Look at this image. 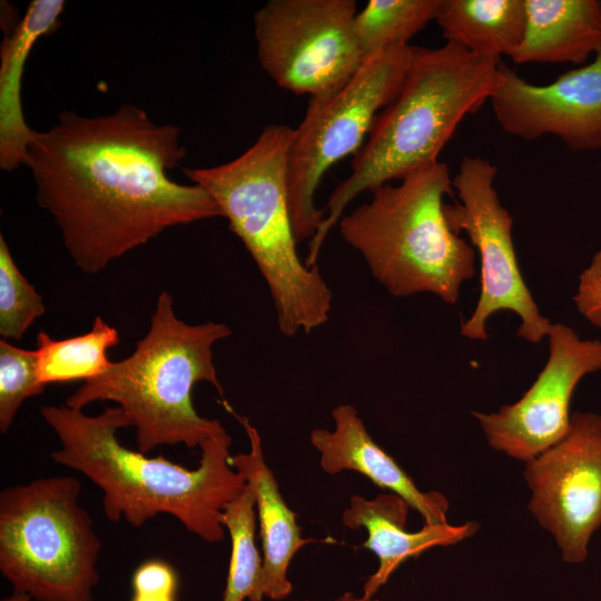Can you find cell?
<instances>
[{
	"instance_id": "obj_11",
	"label": "cell",
	"mask_w": 601,
	"mask_h": 601,
	"mask_svg": "<svg viewBox=\"0 0 601 601\" xmlns=\"http://www.w3.org/2000/svg\"><path fill=\"white\" fill-rule=\"evenodd\" d=\"M525 464L529 509L563 561L583 562L601 526V415L573 413L565 436Z\"/></svg>"
},
{
	"instance_id": "obj_2",
	"label": "cell",
	"mask_w": 601,
	"mask_h": 601,
	"mask_svg": "<svg viewBox=\"0 0 601 601\" xmlns=\"http://www.w3.org/2000/svg\"><path fill=\"white\" fill-rule=\"evenodd\" d=\"M40 413L60 442L51 459L101 490L109 521L124 519L139 528L165 513L206 542L224 540L223 511L246 486L229 463L231 437L225 428L199 447V465L189 470L121 444L118 430L131 425L119 406L87 415L66 404L43 405Z\"/></svg>"
},
{
	"instance_id": "obj_4",
	"label": "cell",
	"mask_w": 601,
	"mask_h": 601,
	"mask_svg": "<svg viewBox=\"0 0 601 601\" xmlns=\"http://www.w3.org/2000/svg\"><path fill=\"white\" fill-rule=\"evenodd\" d=\"M293 131L267 126L235 159L184 169L211 196L250 254L268 286L279 332L288 337L324 325L333 298L318 266H307L296 249L287 180Z\"/></svg>"
},
{
	"instance_id": "obj_1",
	"label": "cell",
	"mask_w": 601,
	"mask_h": 601,
	"mask_svg": "<svg viewBox=\"0 0 601 601\" xmlns=\"http://www.w3.org/2000/svg\"><path fill=\"white\" fill-rule=\"evenodd\" d=\"M179 137L131 104L97 117L62 111L36 131L24 166L82 273H100L168 228L223 217L203 187L169 178L186 156Z\"/></svg>"
},
{
	"instance_id": "obj_21",
	"label": "cell",
	"mask_w": 601,
	"mask_h": 601,
	"mask_svg": "<svg viewBox=\"0 0 601 601\" xmlns=\"http://www.w3.org/2000/svg\"><path fill=\"white\" fill-rule=\"evenodd\" d=\"M441 0H370L355 17V35L364 60L408 40L435 20Z\"/></svg>"
},
{
	"instance_id": "obj_3",
	"label": "cell",
	"mask_w": 601,
	"mask_h": 601,
	"mask_svg": "<svg viewBox=\"0 0 601 601\" xmlns=\"http://www.w3.org/2000/svg\"><path fill=\"white\" fill-rule=\"evenodd\" d=\"M500 66L499 59L450 42L410 47L397 96L376 116L349 175L323 209V223L308 242L307 266H317L328 233L355 197L439 161L464 117L490 100L500 81Z\"/></svg>"
},
{
	"instance_id": "obj_9",
	"label": "cell",
	"mask_w": 601,
	"mask_h": 601,
	"mask_svg": "<svg viewBox=\"0 0 601 601\" xmlns=\"http://www.w3.org/2000/svg\"><path fill=\"white\" fill-rule=\"evenodd\" d=\"M496 175L489 159L463 157L452 177L460 201L446 204L444 209L451 228L467 235L481 264L480 295L473 312L461 324V335L472 341L487 339L489 319L509 311L520 318L518 336L535 344L548 336L552 323L541 314L522 276L512 238L513 218L494 187Z\"/></svg>"
},
{
	"instance_id": "obj_22",
	"label": "cell",
	"mask_w": 601,
	"mask_h": 601,
	"mask_svg": "<svg viewBox=\"0 0 601 601\" xmlns=\"http://www.w3.org/2000/svg\"><path fill=\"white\" fill-rule=\"evenodd\" d=\"M221 521L231 541L223 601H244L253 592L262 568L255 540V495L247 482L243 492L225 506Z\"/></svg>"
},
{
	"instance_id": "obj_17",
	"label": "cell",
	"mask_w": 601,
	"mask_h": 601,
	"mask_svg": "<svg viewBox=\"0 0 601 601\" xmlns=\"http://www.w3.org/2000/svg\"><path fill=\"white\" fill-rule=\"evenodd\" d=\"M65 9L62 0H32L20 21L7 31L0 48V168L24 165L36 130L26 122L21 89L27 59L43 36L56 31Z\"/></svg>"
},
{
	"instance_id": "obj_8",
	"label": "cell",
	"mask_w": 601,
	"mask_h": 601,
	"mask_svg": "<svg viewBox=\"0 0 601 601\" xmlns=\"http://www.w3.org/2000/svg\"><path fill=\"white\" fill-rule=\"evenodd\" d=\"M410 45L368 57L342 86L311 97L288 152V199L297 242L312 239L324 219L315 194L326 171L365 142L376 116L397 96Z\"/></svg>"
},
{
	"instance_id": "obj_14",
	"label": "cell",
	"mask_w": 601,
	"mask_h": 601,
	"mask_svg": "<svg viewBox=\"0 0 601 601\" xmlns=\"http://www.w3.org/2000/svg\"><path fill=\"white\" fill-rule=\"evenodd\" d=\"M223 406L243 426L249 441V451L230 456V465L252 486L259 521L263 559L258 579L249 601L264 598L282 600L292 592L287 570L296 552L312 540L300 535L297 514L286 504L273 471L265 461L262 439L248 417L237 414L226 400Z\"/></svg>"
},
{
	"instance_id": "obj_13",
	"label": "cell",
	"mask_w": 601,
	"mask_h": 601,
	"mask_svg": "<svg viewBox=\"0 0 601 601\" xmlns=\"http://www.w3.org/2000/svg\"><path fill=\"white\" fill-rule=\"evenodd\" d=\"M508 135L535 140L551 135L574 151L601 149V50L548 85H533L506 66L490 98Z\"/></svg>"
},
{
	"instance_id": "obj_20",
	"label": "cell",
	"mask_w": 601,
	"mask_h": 601,
	"mask_svg": "<svg viewBox=\"0 0 601 601\" xmlns=\"http://www.w3.org/2000/svg\"><path fill=\"white\" fill-rule=\"evenodd\" d=\"M119 341L118 331L100 316L93 319L89 332L70 338L53 339L40 331L35 352L41 383L86 382L99 376L111 364L108 349Z\"/></svg>"
},
{
	"instance_id": "obj_10",
	"label": "cell",
	"mask_w": 601,
	"mask_h": 601,
	"mask_svg": "<svg viewBox=\"0 0 601 601\" xmlns=\"http://www.w3.org/2000/svg\"><path fill=\"white\" fill-rule=\"evenodd\" d=\"M354 0H269L254 13L264 71L283 89L315 97L346 82L365 61Z\"/></svg>"
},
{
	"instance_id": "obj_24",
	"label": "cell",
	"mask_w": 601,
	"mask_h": 601,
	"mask_svg": "<svg viewBox=\"0 0 601 601\" xmlns=\"http://www.w3.org/2000/svg\"><path fill=\"white\" fill-rule=\"evenodd\" d=\"M35 351L0 341V432L6 434L23 402L42 394Z\"/></svg>"
},
{
	"instance_id": "obj_15",
	"label": "cell",
	"mask_w": 601,
	"mask_h": 601,
	"mask_svg": "<svg viewBox=\"0 0 601 601\" xmlns=\"http://www.w3.org/2000/svg\"><path fill=\"white\" fill-rule=\"evenodd\" d=\"M332 417L333 431L315 428L309 436L312 445L321 453L324 472L361 473L380 489L404 499L422 515L425 524H447L446 497L435 491L422 492L397 462L374 442L353 405L336 406Z\"/></svg>"
},
{
	"instance_id": "obj_26",
	"label": "cell",
	"mask_w": 601,
	"mask_h": 601,
	"mask_svg": "<svg viewBox=\"0 0 601 601\" xmlns=\"http://www.w3.org/2000/svg\"><path fill=\"white\" fill-rule=\"evenodd\" d=\"M131 587L135 594L177 595L178 577L168 562L150 559L135 570Z\"/></svg>"
},
{
	"instance_id": "obj_6",
	"label": "cell",
	"mask_w": 601,
	"mask_h": 601,
	"mask_svg": "<svg viewBox=\"0 0 601 601\" xmlns=\"http://www.w3.org/2000/svg\"><path fill=\"white\" fill-rule=\"evenodd\" d=\"M453 190L439 160L376 188L368 203L341 217L343 239L394 297L428 293L455 304L474 276L475 250L445 217L444 198Z\"/></svg>"
},
{
	"instance_id": "obj_23",
	"label": "cell",
	"mask_w": 601,
	"mask_h": 601,
	"mask_svg": "<svg viewBox=\"0 0 601 601\" xmlns=\"http://www.w3.org/2000/svg\"><path fill=\"white\" fill-rule=\"evenodd\" d=\"M46 307L40 294L17 266L8 244L0 235V335L20 341Z\"/></svg>"
},
{
	"instance_id": "obj_27",
	"label": "cell",
	"mask_w": 601,
	"mask_h": 601,
	"mask_svg": "<svg viewBox=\"0 0 601 601\" xmlns=\"http://www.w3.org/2000/svg\"><path fill=\"white\" fill-rule=\"evenodd\" d=\"M130 601H176V597L132 594Z\"/></svg>"
},
{
	"instance_id": "obj_18",
	"label": "cell",
	"mask_w": 601,
	"mask_h": 601,
	"mask_svg": "<svg viewBox=\"0 0 601 601\" xmlns=\"http://www.w3.org/2000/svg\"><path fill=\"white\" fill-rule=\"evenodd\" d=\"M522 42L514 63L582 66L601 50V1L524 0Z\"/></svg>"
},
{
	"instance_id": "obj_5",
	"label": "cell",
	"mask_w": 601,
	"mask_h": 601,
	"mask_svg": "<svg viewBox=\"0 0 601 601\" xmlns=\"http://www.w3.org/2000/svg\"><path fill=\"white\" fill-rule=\"evenodd\" d=\"M230 335L224 323L191 325L178 318L173 296L162 290L134 352L83 382L66 405L83 410L98 401L115 403L135 428L137 450L145 454L160 445L200 447L224 426L196 412L193 391L197 383L207 382L224 396L213 348Z\"/></svg>"
},
{
	"instance_id": "obj_7",
	"label": "cell",
	"mask_w": 601,
	"mask_h": 601,
	"mask_svg": "<svg viewBox=\"0 0 601 601\" xmlns=\"http://www.w3.org/2000/svg\"><path fill=\"white\" fill-rule=\"evenodd\" d=\"M73 476L40 477L0 492V571L36 601H95L101 541Z\"/></svg>"
},
{
	"instance_id": "obj_16",
	"label": "cell",
	"mask_w": 601,
	"mask_h": 601,
	"mask_svg": "<svg viewBox=\"0 0 601 601\" xmlns=\"http://www.w3.org/2000/svg\"><path fill=\"white\" fill-rule=\"evenodd\" d=\"M410 505L394 493L380 494L372 500L354 495L343 512L345 526L357 530L365 528L367 539L363 548L378 559L377 570L363 585V595L373 598L392 573L406 560L417 558L435 546H447L461 542L476 533L479 524L466 522L461 525L424 524L411 532L406 530Z\"/></svg>"
},
{
	"instance_id": "obj_28",
	"label": "cell",
	"mask_w": 601,
	"mask_h": 601,
	"mask_svg": "<svg viewBox=\"0 0 601 601\" xmlns=\"http://www.w3.org/2000/svg\"><path fill=\"white\" fill-rule=\"evenodd\" d=\"M335 601H380V600L375 599L374 597L373 598H367V597H364V595L356 597L352 592H346L343 595H341L339 598H337Z\"/></svg>"
},
{
	"instance_id": "obj_19",
	"label": "cell",
	"mask_w": 601,
	"mask_h": 601,
	"mask_svg": "<svg viewBox=\"0 0 601 601\" xmlns=\"http://www.w3.org/2000/svg\"><path fill=\"white\" fill-rule=\"evenodd\" d=\"M446 42L499 59L520 47L525 27L524 0H441L435 18Z\"/></svg>"
},
{
	"instance_id": "obj_25",
	"label": "cell",
	"mask_w": 601,
	"mask_h": 601,
	"mask_svg": "<svg viewBox=\"0 0 601 601\" xmlns=\"http://www.w3.org/2000/svg\"><path fill=\"white\" fill-rule=\"evenodd\" d=\"M573 303L591 325L601 328V248L580 273Z\"/></svg>"
},
{
	"instance_id": "obj_12",
	"label": "cell",
	"mask_w": 601,
	"mask_h": 601,
	"mask_svg": "<svg viewBox=\"0 0 601 601\" xmlns=\"http://www.w3.org/2000/svg\"><path fill=\"white\" fill-rule=\"evenodd\" d=\"M546 337L548 359L521 398L497 412L472 413L491 447L525 463L565 436L575 387L601 371L600 339L581 338L563 323H552Z\"/></svg>"
},
{
	"instance_id": "obj_29",
	"label": "cell",
	"mask_w": 601,
	"mask_h": 601,
	"mask_svg": "<svg viewBox=\"0 0 601 601\" xmlns=\"http://www.w3.org/2000/svg\"><path fill=\"white\" fill-rule=\"evenodd\" d=\"M31 598L23 593L13 592L10 597L2 599V601H30Z\"/></svg>"
}]
</instances>
